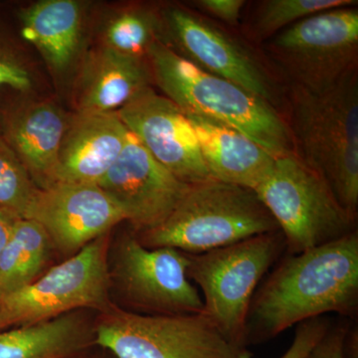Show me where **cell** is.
Here are the masks:
<instances>
[{"label": "cell", "instance_id": "cell-9", "mask_svg": "<svg viewBox=\"0 0 358 358\" xmlns=\"http://www.w3.org/2000/svg\"><path fill=\"white\" fill-rule=\"evenodd\" d=\"M96 346L115 358H252L249 348L233 345L203 313L147 315L115 303L96 313Z\"/></svg>", "mask_w": 358, "mask_h": 358}, {"label": "cell", "instance_id": "cell-7", "mask_svg": "<svg viewBox=\"0 0 358 358\" xmlns=\"http://www.w3.org/2000/svg\"><path fill=\"white\" fill-rule=\"evenodd\" d=\"M187 253L148 249L129 230L112 238L109 275L113 300L129 312L147 315L203 312L199 289L187 277Z\"/></svg>", "mask_w": 358, "mask_h": 358}, {"label": "cell", "instance_id": "cell-3", "mask_svg": "<svg viewBox=\"0 0 358 358\" xmlns=\"http://www.w3.org/2000/svg\"><path fill=\"white\" fill-rule=\"evenodd\" d=\"M147 58L155 83L186 115L237 129L275 159L294 154L286 120L267 101L199 69L160 40L150 47Z\"/></svg>", "mask_w": 358, "mask_h": 358}, {"label": "cell", "instance_id": "cell-4", "mask_svg": "<svg viewBox=\"0 0 358 358\" xmlns=\"http://www.w3.org/2000/svg\"><path fill=\"white\" fill-rule=\"evenodd\" d=\"M277 231L254 190L210 179L190 185L164 222L136 235L148 249L202 254Z\"/></svg>", "mask_w": 358, "mask_h": 358}, {"label": "cell", "instance_id": "cell-10", "mask_svg": "<svg viewBox=\"0 0 358 358\" xmlns=\"http://www.w3.org/2000/svg\"><path fill=\"white\" fill-rule=\"evenodd\" d=\"M357 6L313 14L265 42L268 57L289 85L322 93L358 68Z\"/></svg>", "mask_w": 358, "mask_h": 358}, {"label": "cell", "instance_id": "cell-14", "mask_svg": "<svg viewBox=\"0 0 358 358\" xmlns=\"http://www.w3.org/2000/svg\"><path fill=\"white\" fill-rule=\"evenodd\" d=\"M24 218L46 231L54 250L64 259L126 221L100 186L63 182L38 188Z\"/></svg>", "mask_w": 358, "mask_h": 358}, {"label": "cell", "instance_id": "cell-20", "mask_svg": "<svg viewBox=\"0 0 358 358\" xmlns=\"http://www.w3.org/2000/svg\"><path fill=\"white\" fill-rule=\"evenodd\" d=\"M83 9L74 0H43L22 14V34L52 69L63 72L74 62L83 37Z\"/></svg>", "mask_w": 358, "mask_h": 358}, {"label": "cell", "instance_id": "cell-11", "mask_svg": "<svg viewBox=\"0 0 358 358\" xmlns=\"http://www.w3.org/2000/svg\"><path fill=\"white\" fill-rule=\"evenodd\" d=\"M159 13L160 41L199 69L248 90L278 109V85L247 45L192 9L171 6Z\"/></svg>", "mask_w": 358, "mask_h": 358}, {"label": "cell", "instance_id": "cell-30", "mask_svg": "<svg viewBox=\"0 0 358 358\" xmlns=\"http://www.w3.org/2000/svg\"><path fill=\"white\" fill-rule=\"evenodd\" d=\"M68 358H115L107 350H103V348L95 346V348H90L81 353H78L76 355H73Z\"/></svg>", "mask_w": 358, "mask_h": 358}, {"label": "cell", "instance_id": "cell-26", "mask_svg": "<svg viewBox=\"0 0 358 358\" xmlns=\"http://www.w3.org/2000/svg\"><path fill=\"white\" fill-rule=\"evenodd\" d=\"M192 10L199 11L205 17L214 18L224 24L237 26L241 20L242 10L246 6L244 0H195L188 4Z\"/></svg>", "mask_w": 358, "mask_h": 358}, {"label": "cell", "instance_id": "cell-22", "mask_svg": "<svg viewBox=\"0 0 358 358\" xmlns=\"http://www.w3.org/2000/svg\"><path fill=\"white\" fill-rule=\"evenodd\" d=\"M162 37L160 13L148 7L122 9L103 28L106 47L134 57H147L150 47Z\"/></svg>", "mask_w": 358, "mask_h": 358}, {"label": "cell", "instance_id": "cell-17", "mask_svg": "<svg viewBox=\"0 0 358 358\" xmlns=\"http://www.w3.org/2000/svg\"><path fill=\"white\" fill-rule=\"evenodd\" d=\"M147 57H134L103 46L87 59L77 85L78 113H114L150 87Z\"/></svg>", "mask_w": 358, "mask_h": 358}, {"label": "cell", "instance_id": "cell-5", "mask_svg": "<svg viewBox=\"0 0 358 358\" xmlns=\"http://www.w3.org/2000/svg\"><path fill=\"white\" fill-rule=\"evenodd\" d=\"M286 243L281 231L202 254H187V277L201 289L203 313L233 345L248 348L247 317L252 299Z\"/></svg>", "mask_w": 358, "mask_h": 358}, {"label": "cell", "instance_id": "cell-16", "mask_svg": "<svg viewBox=\"0 0 358 358\" xmlns=\"http://www.w3.org/2000/svg\"><path fill=\"white\" fill-rule=\"evenodd\" d=\"M186 117L212 178L254 192L268 178L275 157L256 141L221 122L194 115Z\"/></svg>", "mask_w": 358, "mask_h": 358}, {"label": "cell", "instance_id": "cell-29", "mask_svg": "<svg viewBox=\"0 0 358 358\" xmlns=\"http://www.w3.org/2000/svg\"><path fill=\"white\" fill-rule=\"evenodd\" d=\"M20 218L10 212L0 210V256L11 236L14 225Z\"/></svg>", "mask_w": 358, "mask_h": 358}, {"label": "cell", "instance_id": "cell-2", "mask_svg": "<svg viewBox=\"0 0 358 358\" xmlns=\"http://www.w3.org/2000/svg\"><path fill=\"white\" fill-rule=\"evenodd\" d=\"M287 92L294 154L357 220L358 68L322 93L293 85Z\"/></svg>", "mask_w": 358, "mask_h": 358}, {"label": "cell", "instance_id": "cell-12", "mask_svg": "<svg viewBox=\"0 0 358 358\" xmlns=\"http://www.w3.org/2000/svg\"><path fill=\"white\" fill-rule=\"evenodd\" d=\"M117 114L154 159L179 180L193 185L214 179L185 113L152 86L134 96Z\"/></svg>", "mask_w": 358, "mask_h": 358}, {"label": "cell", "instance_id": "cell-21", "mask_svg": "<svg viewBox=\"0 0 358 358\" xmlns=\"http://www.w3.org/2000/svg\"><path fill=\"white\" fill-rule=\"evenodd\" d=\"M55 253L46 231L20 218L0 256V299L31 284L48 270Z\"/></svg>", "mask_w": 358, "mask_h": 358}, {"label": "cell", "instance_id": "cell-28", "mask_svg": "<svg viewBox=\"0 0 358 358\" xmlns=\"http://www.w3.org/2000/svg\"><path fill=\"white\" fill-rule=\"evenodd\" d=\"M29 73L9 54L0 50V88H10L25 91L31 87Z\"/></svg>", "mask_w": 358, "mask_h": 358}, {"label": "cell", "instance_id": "cell-19", "mask_svg": "<svg viewBox=\"0 0 358 358\" xmlns=\"http://www.w3.org/2000/svg\"><path fill=\"white\" fill-rule=\"evenodd\" d=\"M96 313L79 310L0 331V358H68L96 346Z\"/></svg>", "mask_w": 358, "mask_h": 358}, {"label": "cell", "instance_id": "cell-8", "mask_svg": "<svg viewBox=\"0 0 358 358\" xmlns=\"http://www.w3.org/2000/svg\"><path fill=\"white\" fill-rule=\"evenodd\" d=\"M255 192L279 226L287 254L322 246L357 229V220L326 181L296 154L277 157Z\"/></svg>", "mask_w": 358, "mask_h": 358}, {"label": "cell", "instance_id": "cell-13", "mask_svg": "<svg viewBox=\"0 0 358 358\" xmlns=\"http://www.w3.org/2000/svg\"><path fill=\"white\" fill-rule=\"evenodd\" d=\"M98 185L119 206L136 234L164 222L190 186L155 160L131 131Z\"/></svg>", "mask_w": 358, "mask_h": 358}, {"label": "cell", "instance_id": "cell-18", "mask_svg": "<svg viewBox=\"0 0 358 358\" xmlns=\"http://www.w3.org/2000/svg\"><path fill=\"white\" fill-rule=\"evenodd\" d=\"M69 119L53 103L41 102L22 108L7 124L8 147L40 189L54 185L59 150Z\"/></svg>", "mask_w": 358, "mask_h": 358}, {"label": "cell", "instance_id": "cell-1", "mask_svg": "<svg viewBox=\"0 0 358 358\" xmlns=\"http://www.w3.org/2000/svg\"><path fill=\"white\" fill-rule=\"evenodd\" d=\"M329 313H358V230L301 253L287 254L257 289L247 317V343L268 341Z\"/></svg>", "mask_w": 358, "mask_h": 358}, {"label": "cell", "instance_id": "cell-25", "mask_svg": "<svg viewBox=\"0 0 358 358\" xmlns=\"http://www.w3.org/2000/svg\"><path fill=\"white\" fill-rule=\"evenodd\" d=\"M327 317H315L296 326L293 343L280 358H307L315 345L331 327Z\"/></svg>", "mask_w": 358, "mask_h": 358}, {"label": "cell", "instance_id": "cell-6", "mask_svg": "<svg viewBox=\"0 0 358 358\" xmlns=\"http://www.w3.org/2000/svg\"><path fill=\"white\" fill-rule=\"evenodd\" d=\"M112 233L52 266L24 288L2 296L0 331L48 322L75 310L101 313L114 307L109 275Z\"/></svg>", "mask_w": 358, "mask_h": 358}, {"label": "cell", "instance_id": "cell-23", "mask_svg": "<svg viewBox=\"0 0 358 358\" xmlns=\"http://www.w3.org/2000/svg\"><path fill=\"white\" fill-rule=\"evenodd\" d=\"M357 6V0H263L257 2L247 25L249 38L268 41L278 33L313 14Z\"/></svg>", "mask_w": 358, "mask_h": 358}, {"label": "cell", "instance_id": "cell-15", "mask_svg": "<svg viewBox=\"0 0 358 358\" xmlns=\"http://www.w3.org/2000/svg\"><path fill=\"white\" fill-rule=\"evenodd\" d=\"M129 129L114 113H77L66 129L54 185H96L120 157Z\"/></svg>", "mask_w": 358, "mask_h": 358}, {"label": "cell", "instance_id": "cell-27", "mask_svg": "<svg viewBox=\"0 0 358 358\" xmlns=\"http://www.w3.org/2000/svg\"><path fill=\"white\" fill-rule=\"evenodd\" d=\"M350 322L343 319L336 324H331L307 358H345L343 346Z\"/></svg>", "mask_w": 358, "mask_h": 358}, {"label": "cell", "instance_id": "cell-24", "mask_svg": "<svg viewBox=\"0 0 358 358\" xmlns=\"http://www.w3.org/2000/svg\"><path fill=\"white\" fill-rule=\"evenodd\" d=\"M37 190L13 150L0 143V210L24 218Z\"/></svg>", "mask_w": 358, "mask_h": 358}]
</instances>
